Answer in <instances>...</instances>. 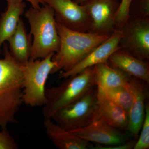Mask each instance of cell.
<instances>
[{"label": "cell", "instance_id": "cell-10", "mask_svg": "<svg viewBox=\"0 0 149 149\" xmlns=\"http://www.w3.org/2000/svg\"><path fill=\"white\" fill-rule=\"evenodd\" d=\"M122 36L121 30L115 29L106 40L95 48L73 68L68 71L61 72L59 74V77L67 78L80 73L88 68L100 63H107L112 54L120 49L118 44Z\"/></svg>", "mask_w": 149, "mask_h": 149}, {"label": "cell", "instance_id": "cell-23", "mask_svg": "<svg viewBox=\"0 0 149 149\" xmlns=\"http://www.w3.org/2000/svg\"><path fill=\"white\" fill-rule=\"evenodd\" d=\"M136 141H127L124 143L115 145V146H106L96 144L92 147V149H132L134 148Z\"/></svg>", "mask_w": 149, "mask_h": 149}, {"label": "cell", "instance_id": "cell-26", "mask_svg": "<svg viewBox=\"0 0 149 149\" xmlns=\"http://www.w3.org/2000/svg\"><path fill=\"white\" fill-rule=\"evenodd\" d=\"M1 0H0V1H1Z\"/></svg>", "mask_w": 149, "mask_h": 149}, {"label": "cell", "instance_id": "cell-5", "mask_svg": "<svg viewBox=\"0 0 149 149\" xmlns=\"http://www.w3.org/2000/svg\"><path fill=\"white\" fill-rule=\"evenodd\" d=\"M54 54L42 59L29 60L23 65V103L28 106H44L47 100L46 84L56 66Z\"/></svg>", "mask_w": 149, "mask_h": 149}, {"label": "cell", "instance_id": "cell-25", "mask_svg": "<svg viewBox=\"0 0 149 149\" xmlns=\"http://www.w3.org/2000/svg\"><path fill=\"white\" fill-rule=\"evenodd\" d=\"M74 1L77 3L79 4H81L82 3L85 1V0H74Z\"/></svg>", "mask_w": 149, "mask_h": 149}, {"label": "cell", "instance_id": "cell-13", "mask_svg": "<svg viewBox=\"0 0 149 149\" xmlns=\"http://www.w3.org/2000/svg\"><path fill=\"white\" fill-rule=\"evenodd\" d=\"M107 63L132 77H136L146 84H149L148 61L142 60L128 52L119 49L112 54Z\"/></svg>", "mask_w": 149, "mask_h": 149}, {"label": "cell", "instance_id": "cell-1", "mask_svg": "<svg viewBox=\"0 0 149 149\" xmlns=\"http://www.w3.org/2000/svg\"><path fill=\"white\" fill-rule=\"evenodd\" d=\"M0 59V128L7 130L8 124L16 123V116L23 99V65L11 55L7 44L2 48Z\"/></svg>", "mask_w": 149, "mask_h": 149}, {"label": "cell", "instance_id": "cell-24", "mask_svg": "<svg viewBox=\"0 0 149 149\" xmlns=\"http://www.w3.org/2000/svg\"><path fill=\"white\" fill-rule=\"evenodd\" d=\"M15 1H18L28 2L31 5L32 7L33 8H40L41 5L45 4L42 0H15Z\"/></svg>", "mask_w": 149, "mask_h": 149}, {"label": "cell", "instance_id": "cell-16", "mask_svg": "<svg viewBox=\"0 0 149 149\" xmlns=\"http://www.w3.org/2000/svg\"><path fill=\"white\" fill-rule=\"evenodd\" d=\"M31 35L28 34L22 19L19 22L16 29L7 40L9 51L19 63L24 65L30 59L32 49Z\"/></svg>", "mask_w": 149, "mask_h": 149}, {"label": "cell", "instance_id": "cell-19", "mask_svg": "<svg viewBox=\"0 0 149 149\" xmlns=\"http://www.w3.org/2000/svg\"><path fill=\"white\" fill-rule=\"evenodd\" d=\"M97 87L101 90L105 95L120 106L128 114L129 113L133 100L130 81L128 85L119 88L102 89Z\"/></svg>", "mask_w": 149, "mask_h": 149}, {"label": "cell", "instance_id": "cell-21", "mask_svg": "<svg viewBox=\"0 0 149 149\" xmlns=\"http://www.w3.org/2000/svg\"><path fill=\"white\" fill-rule=\"evenodd\" d=\"M128 14L129 16L149 18V0H132Z\"/></svg>", "mask_w": 149, "mask_h": 149}, {"label": "cell", "instance_id": "cell-6", "mask_svg": "<svg viewBox=\"0 0 149 149\" xmlns=\"http://www.w3.org/2000/svg\"><path fill=\"white\" fill-rule=\"evenodd\" d=\"M97 92V87L95 86L76 101L56 112L51 119L70 131L91 124L95 118Z\"/></svg>", "mask_w": 149, "mask_h": 149}, {"label": "cell", "instance_id": "cell-7", "mask_svg": "<svg viewBox=\"0 0 149 149\" xmlns=\"http://www.w3.org/2000/svg\"><path fill=\"white\" fill-rule=\"evenodd\" d=\"M118 46L137 58L149 60V18L129 16L121 29Z\"/></svg>", "mask_w": 149, "mask_h": 149}, {"label": "cell", "instance_id": "cell-17", "mask_svg": "<svg viewBox=\"0 0 149 149\" xmlns=\"http://www.w3.org/2000/svg\"><path fill=\"white\" fill-rule=\"evenodd\" d=\"M7 7L0 15V54L3 46L16 29L26 5L24 2L7 0Z\"/></svg>", "mask_w": 149, "mask_h": 149}, {"label": "cell", "instance_id": "cell-14", "mask_svg": "<svg viewBox=\"0 0 149 149\" xmlns=\"http://www.w3.org/2000/svg\"><path fill=\"white\" fill-rule=\"evenodd\" d=\"M97 90V105L95 120L100 119L115 128L127 130L128 113L105 95L98 87Z\"/></svg>", "mask_w": 149, "mask_h": 149}, {"label": "cell", "instance_id": "cell-22", "mask_svg": "<svg viewBox=\"0 0 149 149\" xmlns=\"http://www.w3.org/2000/svg\"><path fill=\"white\" fill-rule=\"evenodd\" d=\"M18 148L15 139L7 130L0 131V149H17Z\"/></svg>", "mask_w": 149, "mask_h": 149}, {"label": "cell", "instance_id": "cell-12", "mask_svg": "<svg viewBox=\"0 0 149 149\" xmlns=\"http://www.w3.org/2000/svg\"><path fill=\"white\" fill-rule=\"evenodd\" d=\"M145 83L136 77H131L130 78V85L133 94V100L128 113L127 130L135 139L139 137L145 118V102L148 96V91Z\"/></svg>", "mask_w": 149, "mask_h": 149}, {"label": "cell", "instance_id": "cell-11", "mask_svg": "<svg viewBox=\"0 0 149 149\" xmlns=\"http://www.w3.org/2000/svg\"><path fill=\"white\" fill-rule=\"evenodd\" d=\"M70 132L88 142L103 146H115L127 142L119 129L100 119L95 120L85 127Z\"/></svg>", "mask_w": 149, "mask_h": 149}, {"label": "cell", "instance_id": "cell-4", "mask_svg": "<svg viewBox=\"0 0 149 149\" xmlns=\"http://www.w3.org/2000/svg\"><path fill=\"white\" fill-rule=\"evenodd\" d=\"M66 79L58 86L46 88L47 100L43 109L45 119H52L59 110L76 101L96 86L94 66Z\"/></svg>", "mask_w": 149, "mask_h": 149}, {"label": "cell", "instance_id": "cell-18", "mask_svg": "<svg viewBox=\"0 0 149 149\" xmlns=\"http://www.w3.org/2000/svg\"><path fill=\"white\" fill-rule=\"evenodd\" d=\"M96 86L102 89H112L128 85L132 76L106 63L94 66Z\"/></svg>", "mask_w": 149, "mask_h": 149}, {"label": "cell", "instance_id": "cell-9", "mask_svg": "<svg viewBox=\"0 0 149 149\" xmlns=\"http://www.w3.org/2000/svg\"><path fill=\"white\" fill-rule=\"evenodd\" d=\"M120 3L117 0H85L81 4L91 22L90 33L110 36L115 30L114 21Z\"/></svg>", "mask_w": 149, "mask_h": 149}, {"label": "cell", "instance_id": "cell-3", "mask_svg": "<svg viewBox=\"0 0 149 149\" xmlns=\"http://www.w3.org/2000/svg\"><path fill=\"white\" fill-rule=\"evenodd\" d=\"M32 37L29 60L42 59L54 54L59 48L60 40L54 12L46 4L40 8L31 7L24 13Z\"/></svg>", "mask_w": 149, "mask_h": 149}, {"label": "cell", "instance_id": "cell-20", "mask_svg": "<svg viewBox=\"0 0 149 149\" xmlns=\"http://www.w3.org/2000/svg\"><path fill=\"white\" fill-rule=\"evenodd\" d=\"M142 130L138 141H136L134 149H148L149 148V106L146 102V112Z\"/></svg>", "mask_w": 149, "mask_h": 149}, {"label": "cell", "instance_id": "cell-2", "mask_svg": "<svg viewBox=\"0 0 149 149\" xmlns=\"http://www.w3.org/2000/svg\"><path fill=\"white\" fill-rule=\"evenodd\" d=\"M56 25L60 44L52 56L56 66L51 74L72 69L110 36L72 30L57 21Z\"/></svg>", "mask_w": 149, "mask_h": 149}, {"label": "cell", "instance_id": "cell-15", "mask_svg": "<svg viewBox=\"0 0 149 149\" xmlns=\"http://www.w3.org/2000/svg\"><path fill=\"white\" fill-rule=\"evenodd\" d=\"M47 135L54 145L60 149H91L93 145L66 130L51 119H45Z\"/></svg>", "mask_w": 149, "mask_h": 149}, {"label": "cell", "instance_id": "cell-8", "mask_svg": "<svg viewBox=\"0 0 149 149\" xmlns=\"http://www.w3.org/2000/svg\"><path fill=\"white\" fill-rule=\"evenodd\" d=\"M53 11L56 20L68 29L89 32L91 22L84 6L74 0H42Z\"/></svg>", "mask_w": 149, "mask_h": 149}]
</instances>
